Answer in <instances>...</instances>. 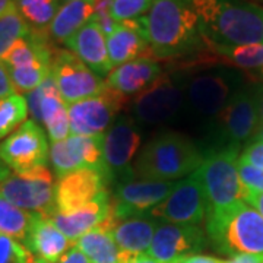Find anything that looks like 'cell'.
Wrapping results in <instances>:
<instances>
[{
	"mask_svg": "<svg viewBox=\"0 0 263 263\" xmlns=\"http://www.w3.org/2000/svg\"><path fill=\"white\" fill-rule=\"evenodd\" d=\"M208 47L263 44V8L245 0H186Z\"/></svg>",
	"mask_w": 263,
	"mask_h": 263,
	"instance_id": "obj_1",
	"label": "cell"
},
{
	"mask_svg": "<svg viewBox=\"0 0 263 263\" xmlns=\"http://www.w3.org/2000/svg\"><path fill=\"white\" fill-rule=\"evenodd\" d=\"M139 22L155 59H177L208 48L186 0H154Z\"/></svg>",
	"mask_w": 263,
	"mask_h": 263,
	"instance_id": "obj_2",
	"label": "cell"
},
{
	"mask_svg": "<svg viewBox=\"0 0 263 263\" xmlns=\"http://www.w3.org/2000/svg\"><path fill=\"white\" fill-rule=\"evenodd\" d=\"M203 161L196 143L177 132L151 139L135 161L133 173L142 180L173 181L193 174Z\"/></svg>",
	"mask_w": 263,
	"mask_h": 263,
	"instance_id": "obj_3",
	"label": "cell"
},
{
	"mask_svg": "<svg viewBox=\"0 0 263 263\" xmlns=\"http://www.w3.org/2000/svg\"><path fill=\"white\" fill-rule=\"evenodd\" d=\"M237 145H221L203 155L195 171L202 181L208 203V215H221L245 202L246 189L238 176Z\"/></svg>",
	"mask_w": 263,
	"mask_h": 263,
	"instance_id": "obj_4",
	"label": "cell"
},
{
	"mask_svg": "<svg viewBox=\"0 0 263 263\" xmlns=\"http://www.w3.org/2000/svg\"><path fill=\"white\" fill-rule=\"evenodd\" d=\"M209 245L226 256L249 254L263 260V216L246 202L221 215H208Z\"/></svg>",
	"mask_w": 263,
	"mask_h": 263,
	"instance_id": "obj_5",
	"label": "cell"
},
{
	"mask_svg": "<svg viewBox=\"0 0 263 263\" xmlns=\"http://www.w3.org/2000/svg\"><path fill=\"white\" fill-rule=\"evenodd\" d=\"M53 57L54 53L44 31L31 29L2 60L9 70L15 91L22 95L34 91L50 76Z\"/></svg>",
	"mask_w": 263,
	"mask_h": 263,
	"instance_id": "obj_6",
	"label": "cell"
},
{
	"mask_svg": "<svg viewBox=\"0 0 263 263\" xmlns=\"http://www.w3.org/2000/svg\"><path fill=\"white\" fill-rule=\"evenodd\" d=\"M54 176L47 167L13 173L0 183V195L19 209L51 216L56 211Z\"/></svg>",
	"mask_w": 263,
	"mask_h": 263,
	"instance_id": "obj_7",
	"label": "cell"
},
{
	"mask_svg": "<svg viewBox=\"0 0 263 263\" xmlns=\"http://www.w3.org/2000/svg\"><path fill=\"white\" fill-rule=\"evenodd\" d=\"M141 145V133L136 120L130 116H119L103 133L104 165L111 179L119 183L133 179L132 161Z\"/></svg>",
	"mask_w": 263,
	"mask_h": 263,
	"instance_id": "obj_8",
	"label": "cell"
},
{
	"mask_svg": "<svg viewBox=\"0 0 263 263\" xmlns=\"http://www.w3.org/2000/svg\"><path fill=\"white\" fill-rule=\"evenodd\" d=\"M51 78L66 105L92 98L105 89V82L97 76L69 50H59L54 53L51 63Z\"/></svg>",
	"mask_w": 263,
	"mask_h": 263,
	"instance_id": "obj_9",
	"label": "cell"
},
{
	"mask_svg": "<svg viewBox=\"0 0 263 263\" xmlns=\"http://www.w3.org/2000/svg\"><path fill=\"white\" fill-rule=\"evenodd\" d=\"M0 158L15 173L46 167L50 160L46 132L34 120L22 123L0 143Z\"/></svg>",
	"mask_w": 263,
	"mask_h": 263,
	"instance_id": "obj_10",
	"label": "cell"
},
{
	"mask_svg": "<svg viewBox=\"0 0 263 263\" xmlns=\"http://www.w3.org/2000/svg\"><path fill=\"white\" fill-rule=\"evenodd\" d=\"M177 181L129 179L114 184L113 216L114 222L135 216L149 215L155 206L162 203L173 192Z\"/></svg>",
	"mask_w": 263,
	"mask_h": 263,
	"instance_id": "obj_11",
	"label": "cell"
},
{
	"mask_svg": "<svg viewBox=\"0 0 263 263\" xmlns=\"http://www.w3.org/2000/svg\"><path fill=\"white\" fill-rule=\"evenodd\" d=\"M208 212L206 196L196 173L176 183L168 197L155 206L149 215L162 222L199 226Z\"/></svg>",
	"mask_w": 263,
	"mask_h": 263,
	"instance_id": "obj_12",
	"label": "cell"
},
{
	"mask_svg": "<svg viewBox=\"0 0 263 263\" xmlns=\"http://www.w3.org/2000/svg\"><path fill=\"white\" fill-rule=\"evenodd\" d=\"M126 103V97L105 86L100 95L67 105L70 133L76 136L101 135L110 127L116 114Z\"/></svg>",
	"mask_w": 263,
	"mask_h": 263,
	"instance_id": "obj_13",
	"label": "cell"
},
{
	"mask_svg": "<svg viewBox=\"0 0 263 263\" xmlns=\"http://www.w3.org/2000/svg\"><path fill=\"white\" fill-rule=\"evenodd\" d=\"M184 100V86L177 84L171 75L162 73L148 89L135 98L132 111L138 122L160 124L177 116Z\"/></svg>",
	"mask_w": 263,
	"mask_h": 263,
	"instance_id": "obj_14",
	"label": "cell"
},
{
	"mask_svg": "<svg viewBox=\"0 0 263 263\" xmlns=\"http://www.w3.org/2000/svg\"><path fill=\"white\" fill-rule=\"evenodd\" d=\"M209 245L206 233L199 226L160 222L146 254L160 263H171L200 254Z\"/></svg>",
	"mask_w": 263,
	"mask_h": 263,
	"instance_id": "obj_15",
	"label": "cell"
},
{
	"mask_svg": "<svg viewBox=\"0 0 263 263\" xmlns=\"http://www.w3.org/2000/svg\"><path fill=\"white\" fill-rule=\"evenodd\" d=\"M50 162L57 179L82 168L103 170L107 173L103 157V133L95 136L70 135L65 141L51 143Z\"/></svg>",
	"mask_w": 263,
	"mask_h": 263,
	"instance_id": "obj_16",
	"label": "cell"
},
{
	"mask_svg": "<svg viewBox=\"0 0 263 263\" xmlns=\"http://www.w3.org/2000/svg\"><path fill=\"white\" fill-rule=\"evenodd\" d=\"M25 98L32 120L46 127L50 141L53 143L65 141L70 133L67 105L62 100L51 75L38 88L27 94Z\"/></svg>",
	"mask_w": 263,
	"mask_h": 263,
	"instance_id": "obj_17",
	"label": "cell"
},
{
	"mask_svg": "<svg viewBox=\"0 0 263 263\" xmlns=\"http://www.w3.org/2000/svg\"><path fill=\"white\" fill-rule=\"evenodd\" d=\"M108 183L111 180L103 170L82 168L66 174L57 180L56 211L69 214L94 202L108 192Z\"/></svg>",
	"mask_w": 263,
	"mask_h": 263,
	"instance_id": "obj_18",
	"label": "cell"
},
{
	"mask_svg": "<svg viewBox=\"0 0 263 263\" xmlns=\"http://www.w3.org/2000/svg\"><path fill=\"white\" fill-rule=\"evenodd\" d=\"M186 100L202 117H216L233 97L231 78L226 72L205 69L184 85Z\"/></svg>",
	"mask_w": 263,
	"mask_h": 263,
	"instance_id": "obj_19",
	"label": "cell"
},
{
	"mask_svg": "<svg viewBox=\"0 0 263 263\" xmlns=\"http://www.w3.org/2000/svg\"><path fill=\"white\" fill-rule=\"evenodd\" d=\"M50 218L66 238L75 245L81 237L94 230H111L114 224L111 195L110 192H105L94 202L69 214L54 211Z\"/></svg>",
	"mask_w": 263,
	"mask_h": 263,
	"instance_id": "obj_20",
	"label": "cell"
},
{
	"mask_svg": "<svg viewBox=\"0 0 263 263\" xmlns=\"http://www.w3.org/2000/svg\"><path fill=\"white\" fill-rule=\"evenodd\" d=\"M227 145L240 146L253 138L259 127V98L249 91H238L216 116Z\"/></svg>",
	"mask_w": 263,
	"mask_h": 263,
	"instance_id": "obj_21",
	"label": "cell"
},
{
	"mask_svg": "<svg viewBox=\"0 0 263 263\" xmlns=\"http://www.w3.org/2000/svg\"><path fill=\"white\" fill-rule=\"evenodd\" d=\"M65 46L101 79L113 70L107 50V38L94 16L65 41Z\"/></svg>",
	"mask_w": 263,
	"mask_h": 263,
	"instance_id": "obj_22",
	"label": "cell"
},
{
	"mask_svg": "<svg viewBox=\"0 0 263 263\" xmlns=\"http://www.w3.org/2000/svg\"><path fill=\"white\" fill-rule=\"evenodd\" d=\"M162 75L160 62L155 57H139L114 67L107 76L105 85L127 100L148 89Z\"/></svg>",
	"mask_w": 263,
	"mask_h": 263,
	"instance_id": "obj_23",
	"label": "cell"
},
{
	"mask_svg": "<svg viewBox=\"0 0 263 263\" xmlns=\"http://www.w3.org/2000/svg\"><path fill=\"white\" fill-rule=\"evenodd\" d=\"M22 245L32 254L34 259L47 263H57L69 250L70 241L54 226L50 216L34 214L32 222Z\"/></svg>",
	"mask_w": 263,
	"mask_h": 263,
	"instance_id": "obj_24",
	"label": "cell"
},
{
	"mask_svg": "<svg viewBox=\"0 0 263 263\" xmlns=\"http://www.w3.org/2000/svg\"><path fill=\"white\" fill-rule=\"evenodd\" d=\"M105 38L113 69L139 57H154L139 19L116 24L113 31Z\"/></svg>",
	"mask_w": 263,
	"mask_h": 263,
	"instance_id": "obj_25",
	"label": "cell"
},
{
	"mask_svg": "<svg viewBox=\"0 0 263 263\" xmlns=\"http://www.w3.org/2000/svg\"><path fill=\"white\" fill-rule=\"evenodd\" d=\"M158 224L160 221L151 215L135 216L116 221L110 233L120 253L127 256L142 254L148 252Z\"/></svg>",
	"mask_w": 263,
	"mask_h": 263,
	"instance_id": "obj_26",
	"label": "cell"
},
{
	"mask_svg": "<svg viewBox=\"0 0 263 263\" xmlns=\"http://www.w3.org/2000/svg\"><path fill=\"white\" fill-rule=\"evenodd\" d=\"M100 0H72L60 6L53 22L48 27L50 37L65 44L76 31L94 16Z\"/></svg>",
	"mask_w": 263,
	"mask_h": 263,
	"instance_id": "obj_27",
	"label": "cell"
},
{
	"mask_svg": "<svg viewBox=\"0 0 263 263\" xmlns=\"http://www.w3.org/2000/svg\"><path fill=\"white\" fill-rule=\"evenodd\" d=\"M89 263H120V250L108 230H94L75 243Z\"/></svg>",
	"mask_w": 263,
	"mask_h": 263,
	"instance_id": "obj_28",
	"label": "cell"
},
{
	"mask_svg": "<svg viewBox=\"0 0 263 263\" xmlns=\"http://www.w3.org/2000/svg\"><path fill=\"white\" fill-rule=\"evenodd\" d=\"M19 13L32 29L46 31L60 9V0H15Z\"/></svg>",
	"mask_w": 263,
	"mask_h": 263,
	"instance_id": "obj_29",
	"label": "cell"
},
{
	"mask_svg": "<svg viewBox=\"0 0 263 263\" xmlns=\"http://www.w3.org/2000/svg\"><path fill=\"white\" fill-rule=\"evenodd\" d=\"M34 214L25 212L0 195V233L22 243L27 237Z\"/></svg>",
	"mask_w": 263,
	"mask_h": 263,
	"instance_id": "obj_30",
	"label": "cell"
},
{
	"mask_svg": "<svg viewBox=\"0 0 263 263\" xmlns=\"http://www.w3.org/2000/svg\"><path fill=\"white\" fill-rule=\"evenodd\" d=\"M214 51L222 63H228L241 69H256L263 66V44H247V46H231L208 47Z\"/></svg>",
	"mask_w": 263,
	"mask_h": 263,
	"instance_id": "obj_31",
	"label": "cell"
},
{
	"mask_svg": "<svg viewBox=\"0 0 263 263\" xmlns=\"http://www.w3.org/2000/svg\"><path fill=\"white\" fill-rule=\"evenodd\" d=\"M29 31L28 22L19 13L16 5L13 3L9 9L0 15V60L8 54L16 41L28 35Z\"/></svg>",
	"mask_w": 263,
	"mask_h": 263,
	"instance_id": "obj_32",
	"label": "cell"
},
{
	"mask_svg": "<svg viewBox=\"0 0 263 263\" xmlns=\"http://www.w3.org/2000/svg\"><path fill=\"white\" fill-rule=\"evenodd\" d=\"M28 104L24 95L15 94L0 98V139L8 136L25 123Z\"/></svg>",
	"mask_w": 263,
	"mask_h": 263,
	"instance_id": "obj_33",
	"label": "cell"
},
{
	"mask_svg": "<svg viewBox=\"0 0 263 263\" xmlns=\"http://www.w3.org/2000/svg\"><path fill=\"white\" fill-rule=\"evenodd\" d=\"M154 0H107V9L114 22H129L145 16Z\"/></svg>",
	"mask_w": 263,
	"mask_h": 263,
	"instance_id": "obj_34",
	"label": "cell"
},
{
	"mask_svg": "<svg viewBox=\"0 0 263 263\" xmlns=\"http://www.w3.org/2000/svg\"><path fill=\"white\" fill-rule=\"evenodd\" d=\"M32 260L34 257L25 246L0 233V263H31Z\"/></svg>",
	"mask_w": 263,
	"mask_h": 263,
	"instance_id": "obj_35",
	"label": "cell"
},
{
	"mask_svg": "<svg viewBox=\"0 0 263 263\" xmlns=\"http://www.w3.org/2000/svg\"><path fill=\"white\" fill-rule=\"evenodd\" d=\"M238 176L246 192H263V168L247 165L237 161Z\"/></svg>",
	"mask_w": 263,
	"mask_h": 263,
	"instance_id": "obj_36",
	"label": "cell"
},
{
	"mask_svg": "<svg viewBox=\"0 0 263 263\" xmlns=\"http://www.w3.org/2000/svg\"><path fill=\"white\" fill-rule=\"evenodd\" d=\"M238 162L263 168V142H252L241 151Z\"/></svg>",
	"mask_w": 263,
	"mask_h": 263,
	"instance_id": "obj_37",
	"label": "cell"
},
{
	"mask_svg": "<svg viewBox=\"0 0 263 263\" xmlns=\"http://www.w3.org/2000/svg\"><path fill=\"white\" fill-rule=\"evenodd\" d=\"M15 94H18V92L15 91V86L12 84L9 70L5 65V62L0 60V98L10 97V95Z\"/></svg>",
	"mask_w": 263,
	"mask_h": 263,
	"instance_id": "obj_38",
	"label": "cell"
},
{
	"mask_svg": "<svg viewBox=\"0 0 263 263\" xmlns=\"http://www.w3.org/2000/svg\"><path fill=\"white\" fill-rule=\"evenodd\" d=\"M57 263H89V260L78 246L72 245Z\"/></svg>",
	"mask_w": 263,
	"mask_h": 263,
	"instance_id": "obj_39",
	"label": "cell"
},
{
	"mask_svg": "<svg viewBox=\"0 0 263 263\" xmlns=\"http://www.w3.org/2000/svg\"><path fill=\"white\" fill-rule=\"evenodd\" d=\"M171 263H224V260L216 259L214 256H206V254H193V256H187Z\"/></svg>",
	"mask_w": 263,
	"mask_h": 263,
	"instance_id": "obj_40",
	"label": "cell"
},
{
	"mask_svg": "<svg viewBox=\"0 0 263 263\" xmlns=\"http://www.w3.org/2000/svg\"><path fill=\"white\" fill-rule=\"evenodd\" d=\"M245 202L252 205L263 216V192H246Z\"/></svg>",
	"mask_w": 263,
	"mask_h": 263,
	"instance_id": "obj_41",
	"label": "cell"
},
{
	"mask_svg": "<svg viewBox=\"0 0 263 263\" xmlns=\"http://www.w3.org/2000/svg\"><path fill=\"white\" fill-rule=\"evenodd\" d=\"M120 263H160L155 259H152L149 254H133V256H127V254L120 253Z\"/></svg>",
	"mask_w": 263,
	"mask_h": 263,
	"instance_id": "obj_42",
	"label": "cell"
},
{
	"mask_svg": "<svg viewBox=\"0 0 263 263\" xmlns=\"http://www.w3.org/2000/svg\"><path fill=\"white\" fill-rule=\"evenodd\" d=\"M224 263H263V260L254 256H249V254H238V256L230 257L228 260H224Z\"/></svg>",
	"mask_w": 263,
	"mask_h": 263,
	"instance_id": "obj_43",
	"label": "cell"
},
{
	"mask_svg": "<svg viewBox=\"0 0 263 263\" xmlns=\"http://www.w3.org/2000/svg\"><path fill=\"white\" fill-rule=\"evenodd\" d=\"M10 174H12V170L5 164V161L0 158V183L8 179Z\"/></svg>",
	"mask_w": 263,
	"mask_h": 263,
	"instance_id": "obj_44",
	"label": "cell"
},
{
	"mask_svg": "<svg viewBox=\"0 0 263 263\" xmlns=\"http://www.w3.org/2000/svg\"><path fill=\"white\" fill-rule=\"evenodd\" d=\"M15 3V0H0V15L5 12V10H8Z\"/></svg>",
	"mask_w": 263,
	"mask_h": 263,
	"instance_id": "obj_45",
	"label": "cell"
},
{
	"mask_svg": "<svg viewBox=\"0 0 263 263\" xmlns=\"http://www.w3.org/2000/svg\"><path fill=\"white\" fill-rule=\"evenodd\" d=\"M252 142H263V123L257 127V130L254 133V136L252 138Z\"/></svg>",
	"mask_w": 263,
	"mask_h": 263,
	"instance_id": "obj_46",
	"label": "cell"
},
{
	"mask_svg": "<svg viewBox=\"0 0 263 263\" xmlns=\"http://www.w3.org/2000/svg\"><path fill=\"white\" fill-rule=\"evenodd\" d=\"M259 119L263 123V97L259 100Z\"/></svg>",
	"mask_w": 263,
	"mask_h": 263,
	"instance_id": "obj_47",
	"label": "cell"
},
{
	"mask_svg": "<svg viewBox=\"0 0 263 263\" xmlns=\"http://www.w3.org/2000/svg\"><path fill=\"white\" fill-rule=\"evenodd\" d=\"M31 263H47V262H43V260H37V259H34Z\"/></svg>",
	"mask_w": 263,
	"mask_h": 263,
	"instance_id": "obj_48",
	"label": "cell"
},
{
	"mask_svg": "<svg viewBox=\"0 0 263 263\" xmlns=\"http://www.w3.org/2000/svg\"><path fill=\"white\" fill-rule=\"evenodd\" d=\"M260 75L263 76V66H262V67H260Z\"/></svg>",
	"mask_w": 263,
	"mask_h": 263,
	"instance_id": "obj_49",
	"label": "cell"
},
{
	"mask_svg": "<svg viewBox=\"0 0 263 263\" xmlns=\"http://www.w3.org/2000/svg\"><path fill=\"white\" fill-rule=\"evenodd\" d=\"M66 2H72V0H65V3H66Z\"/></svg>",
	"mask_w": 263,
	"mask_h": 263,
	"instance_id": "obj_50",
	"label": "cell"
}]
</instances>
